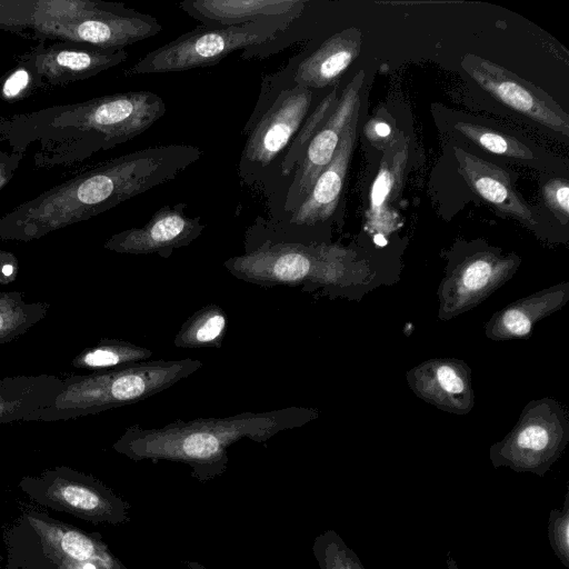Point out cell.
Instances as JSON below:
<instances>
[{
  "mask_svg": "<svg viewBox=\"0 0 569 569\" xmlns=\"http://www.w3.org/2000/svg\"><path fill=\"white\" fill-rule=\"evenodd\" d=\"M319 569H365L356 552L335 530L319 533L312 543Z\"/></svg>",
  "mask_w": 569,
  "mask_h": 569,
  "instance_id": "83f0119b",
  "label": "cell"
},
{
  "mask_svg": "<svg viewBox=\"0 0 569 569\" xmlns=\"http://www.w3.org/2000/svg\"><path fill=\"white\" fill-rule=\"evenodd\" d=\"M363 81L365 71L360 70L346 86L335 108L308 144L305 157L289 183L283 203V211L287 214L303 202L320 172L331 161L346 124L360 107L359 94Z\"/></svg>",
  "mask_w": 569,
  "mask_h": 569,
  "instance_id": "4fadbf2b",
  "label": "cell"
},
{
  "mask_svg": "<svg viewBox=\"0 0 569 569\" xmlns=\"http://www.w3.org/2000/svg\"><path fill=\"white\" fill-rule=\"evenodd\" d=\"M407 158L408 148L405 143L401 149L392 153L389 161L381 162L372 183L369 220L378 231L392 230L393 218L388 206L400 191Z\"/></svg>",
  "mask_w": 569,
  "mask_h": 569,
  "instance_id": "44dd1931",
  "label": "cell"
},
{
  "mask_svg": "<svg viewBox=\"0 0 569 569\" xmlns=\"http://www.w3.org/2000/svg\"><path fill=\"white\" fill-rule=\"evenodd\" d=\"M312 407L290 406L263 412H240L222 418L173 420L161 428L128 427L112 448L127 458L141 461L181 462L200 482L221 476L228 467V448L243 439L263 443L274 435L316 420Z\"/></svg>",
  "mask_w": 569,
  "mask_h": 569,
  "instance_id": "7a4b0ae2",
  "label": "cell"
},
{
  "mask_svg": "<svg viewBox=\"0 0 569 569\" xmlns=\"http://www.w3.org/2000/svg\"><path fill=\"white\" fill-rule=\"evenodd\" d=\"M151 349L121 339H103L83 349L71 361L72 367L83 370L106 371L148 361Z\"/></svg>",
  "mask_w": 569,
  "mask_h": 569,
  "instance_id": "603a6c76",
  "label": "cell"
},
{
  "mask_svg": "<svg viewBox=\"0 0 569 569\" xmlns=\"http://www.w3.org/2000/svg\"><path fill=\"white\" fill-rule=\"evenodd\" d=\"M543 200L562 223L569 219V184L563 179H551L543 187Z\"/></svg>",
  "mask_w": 569,
  "mask_h": 569,
  "instance_id": "f546056e",
  "label": "cell"
},
{
  "mask_svg": "<svg viewBox=\"0 0 569 569\" xmlns=\"http://www.w3.org/2000/svg\"><path fill=\"white\" fill-rule=\"evenodd\" d=\"M30 76L24 69L16 70L4 82L3 96L8 99L19 96L29 84Z\"/></svg>",
  "mask_w": 569,
  "mask_h": 569,
  "instance_id": "4dcf8cb0",
  "label": "cell"
},
{
  "mask_svg": "<svg viewBox=\"0 0 569 569\" xmlns=\"http://www.w3.org/2000/svg\"><path fill=\"white\" fill-rule=\"evenodd\" d=\"M179 8L204 27L226 28L261 20L293 21L305 0H186Z\"/></svg>",
  "mask_w": 569,
  "mask_h": 569,
  "instance_id": "2e32d148",
  "label": "cell"
},
{
  "mask_svg": "<svg viewBox=\"0 0 569 569\" xmlns=\"http://www.w3.org/2000/svg\"><path fill=\"white\" fill-rule=\"evenodd\" d=\"M20 490L33 502L91 523L123 525L130 506L99 479L58 466L36 476H24Z\"/></svg>",
  "mask_w": 569,
  "mask_h": 569,
  "instance_id": "9c48e42d",
  "label": "cell"
},
{
  "mask_svg": "<svg viewBox=\"0 0 569 569\" xmlns=\"http://www.w3.org/2000/svg\"><path fill=\"white\" fill-rule=\"evenodd\" d=\"M202 153L196 146L171 143L114 158L12 212L0 221V238L27 241L102 213L176 179Z\"/></svg>",
  "mask_w": 569,
  "mask_h": 569,
  "instance_id": "6da1fadb",
  "label": "cell"
},
{
  "mask_svg": "<svg viewBox=\"0 0 569 569\" xmlns=\"http://www.w3.org/2000/svg\"><path fill=\"white\" fill-rule=\"evenodd\" d=\"M455 128L469 140L489 152L522 160H531L533 158L532 151L525 143L511 136L497 132L479 124L461 121L457 122Z\"/></svg>",
  "mask_w": 569,
  "mask_h": 569,
  "instance_id": "4316f807",
  "label": "cell"
},
{
  "mask_svg": "<svg viewBox=\"0 0 569 569\" xmlns=\"http://www.w3.org/2000/svg\"><path fill=\"white\" fill-rule=\"evenodd\" d=\"M62 390V379L52 375L0 379V425L24 421L36 410L50 407Z\"/></svg>",
  "mask_w": 569,
  "mask_h": 569,
  "instance_id": "ffe728a7",
  "label": "cell"
},
{
  "mask_svg": "<svg viewBox=\"0 0 569 569\" xmlns=\"http://www.w3.org/2000/svg\"><path fill=\"white\" fill-rule=\"evenodd\" d=\"M413 393L441 411L467 415L475 406L471 369L457 358H432L406 372Z\"/></svg>",
  "mask_w": 569,
  "mask_h": 569,
  "instance_id": "9a60e30c",
  "label": "cell"
},
{
  "mask_svg": "<svg viewBox=\"0 0 569 569\" xmlns=\"http://www.w3.org/2000/svg\"><path fill=\"white\" fill-rule=\"evenodd\" d=\"M227 328L224 310L216 303H209L182 323L173 338V346L184 349L220 348Z\"/></svg>",
  "mask_w": 569,
  "mask_h": 569,
  "instance_id": "7402d4cb",
  "label": "cell"
},
{
  "mask_svg": "<svg viewBox=\"0 0 569 569\" xmlns=\"http://www.w3.org/2000/svg\"><path fill=\"white\" fill-rule=\"evenodd\" d=\"M392 133V129L390 124L382 120H375L368 123L367 127V136L368 138L377 144L382 142H391L390 136Z\"/></svg>",
  "mask_w": 569,
  "mask_h": 569,
  "instance_id": "1f68e13d",
  "label": "cell"
},
{
  "mask_svg": "<svg viewBox=\"0 0 569 569\" xmlns=\"http://www.w3.org/2000/svg\"><path fill=\"white\" fill-rule=\"evenodd\" d=\"M223 264L236 278L266 288L301 286L303 291L349 299L391 283L357 251L330 243L264 241Z\"/></svg>",
  "mask_w": 569,
  "mask_h": 569,
  "instance_id": "3957f363",
  "label": "cell"
},
{
  "mask_svg": "<svg viewBox=\"0 0 569 569\" xmlns=\"http://www.w3.org/2000/svg\"><path fill=\"white\" fill-rule=\"evenodd\" d=\"M187 203L166 204L140 228L111 236L104 248L119 253L152 254L169 258L174 250L193 242L204 230L200 217L186 214Z\"/></svg>",
  "mask_w": 569,
  "mask_h": 569,
  "instance_id": "5bb4252c",
  "label": "cell"
},
{
  "mask_svg": "<svg viewBox=\"0 0 569 569\" xmlns=\"http://www.w3.org/2000/svg\"><path fill=\"white\" fill-rule=\"evenodd\" d=\"M362 36L351 27L332 34L312 53L299 59L291 82L309 90L325 89L335 84L358 58Z\"/></svg>",
  "mask_w": 569,
  "mask_h": 569,
  "instance_id": "d6986e66",
  "label": "cell"
},
{
  "mask_svg": "<svg viewBox=\"0 0 569 569\" xmlns=\"http://www.w3.org/2000/svg\"><path fill=\"white\" fill-rule=\"evenodd\" d=\"M6 569H128L101 536L36 510L4 530Z\"/></svg>",
  "mask_w": 569,
  "mask_h": 569,
  "instance_id": "5b68a950",
  "label": "cell"
},
{
  "mask_svg": "<svg viewBox=\"0 0 569 569\" xmlns=\"http://www.w3.org/2000/svg\"><path fill=\"white\" fill-rule=\"evenodd\" d=\"M447 264L437 297L438 318L447 321L485 301L517 272L521 259L483 243L459 244L445 254Z\"/></svg>",
  "mask_w": 569,
  "mask_h": 569,
  "instance_id": "ba28073f",
  "label": "cell"
},
{
  "mask_svg": "<svg viewBox=\"0 0 569 569\" xmlns=\"http://www.w3.org/2000/svg\"><path fill=\"white\" fill-rule=\"evenodd\" d=\"M337 101V88H333L316 109L306 117L281 158V177H292L305 157L308 144L332 111Z\"/></svg>",
  "mask_w": 569,
  "mask_h": 569,
  "instance_id": "484cf974",
  "label": "cell"
},
{
  "mask_svg": "<svg viewBox=\"0 0 569 569\" xmlns=\"http://www.w3.org/2000/svg\"><path fill=\"white\" fill-rule=\"evenodd\" d=\"M549 543L560 562L569 569V493L561 509L550 511L548 520Z\"/></svg>",
  "mask_w": 569,
  "mask_h": 569,
  "instance_id": "f1b7e54d",
  "label": "cell"
},
{
  "mask_svg": "<svg viewBox=\"0 0 569 569\" xmlns=\"http://www.w3.org/2000/svg\"><path fill=\"white\" fill-rule=\"evenodd\" d=\"M292 21L271 19L226 28L199 26L150 51L127 76L187 71L211 67L230 53L276 39Z\"/></svg>",
  "mask_w": 569,
  "mask_h": 569,
  "instance_id": "8992f818",
  "label": "cell"
},
{
  "mask_svg": "<svg viewBox=\"0 0 569 569\" xmlns=\"http://www.w3.org/2000/svg\"><path fill=\"white\" fill-rule=\"evenodd\" d=\"M128 58L124 50L109 51L98 48L93 49H63L44 59L48 70L56 71V74L64 72L74 74L76 78H86L114 67ZM50 72V73H53Z\"/></svg>",
  "mask_w": 569,
  "mask_h": 569,
  "instance_id": "cb8c5ba5",
  "label": "cell"
},
{
  "mask_svg": "<svg viewBox=\"0 0 569 569\" xmlns=\"http://www.w3.org/2000/svg\"><path fill=\"white\" fill-rule=\"evenodd\" d=\"M203 366L201 360H148L89 375L62 379L54 402L29 415L23 422L76 419L132 405L156 396L186 379Z\"/></svg>",
  "mask_w": 569,
  "mask_h": 569,
  "instance_id": "277c9868",
  "label": "cell"
},
{
  "mask_svg": "<svg viewBox=\"0 0 569 569\" xmlns=\"http://www.w3.org/2000/svg\"><path fill=\"white\" fill-rule=\"evenodd\" d=\"M461 67L505 106L553 131L569 134L568 113L541 88L476 54H466Z\"/></svg>",
  "mask_w": 569,
  "mask_h": 569,
  "instance_id": "8fae6325",
  "label": "cell"
},
{
  "mask_svg": "<svg viewBox=\"0 0 569 569\" xmlns=\"http://www.w3.org/2000/svg\"><path fill=\"white\" fill-rule=\"evenodd\" d=\"M568 301V281L518 299L491 316L485 326L486 337L492 341L528 339L538 321L561 310Z\"/></svg>",
  "mask_w": 569,
  "mask_h": 569,
  "instance_id": "e0dca14e",
  "label": "cell"
},
{
  "mask_svg": "<svg viewBox=\"0 0 569 569\" xmlns=\"http://www.w3.org/2000/svg\"><path fill=\"white\" fill-rule=\"evenodd\" d=\"M18 273V262L16 258L4 251H0V284L12 282Z\"/></svg>",
  "mask_w": 569,
  "mask_h": 569,
  "instance_id": "d6a6232c",
  "label": "cell"
},
{
  "mask_svg": "<svg viewBox=\"0 0 569 569\" xmlns=\"http://www.w3.org/2000/svg\"><path fill=\"white\" fill-rule=\"evenodd\" d=\"M312 91L299 86L283 89L247 136L239 161V177L247 184L263 178L288 148L306 119Z\"/></svg>",
  "mask_w": 569,
  "mask_h": 569,
  "instance_id": "30bf717a",
  "label": "cell"
},
{
  "mask_svg": "<svg viewBox=\"0 0 569 569\" xmlns=\"http://www.w3.org/2000/svg\"><path fill=\"white\" fill-rule=\"evenodd\" d=\"M453 153L458 172L479 197L500 212L533 228L536 220L531 210L513 189L510 177L503 169L457 147Z\"/></svg>",
  "mask_w": 569,
  "mask_h": 569,
  "instance_id": "ac0fdd59",
  "label": "cell"
},
{
  "mask_svg": "<svg viewBox=\"0 0 569 569\" xmlns=\"http://www.w3.org/2000/svg\"><path fill=\"white\" fill-rule=\"evenodd\" d=\"M569 442V413L566 407L543 397L529 401L515 427L489 448L495 468L545 476Z\"/></svg>",
  "mask_w": 569,
  "mask_h": 569,
  "instance_id": "52a82bcc",
  "label": "cell"
},
{
  "mask_svg": "<svg viewBox=\"0 0 569 569\" xmlns=\"http://www.w3.org/2000/svg\"><path fill=\"white\" fill-rule=\"evenodd\" d=\"M186 566H187V569H210L199 562L191 561V560L187 561Z\"/></svg>",
  "mask_w": 569,
  "mask_h": 569,
  "instance_id": "836d02e7",
  "label": "cell"
},
{
  "mask_svg": "<svg viewBox=\"0 0 569 569\" xmlns=\"http://www.w3.org/2000/svg\"><path fill=\"white\" fill-rule=\"evenodd\" d=\"M166 111L161 97L140 90L94 99L81 108L79 119L83 128L102 139L107 150L143 133Z\"/></svg>",
  "mask_w": 569,
  "mask_h": 569,
  "instance_id": "7c38bea8",
  "label": "cell"
},
{
  "mask_svg": "<svg viewBox=\"0 0 569 569\" xmlns=\"http://www.w3.org/2000/svg\"><path fill=\"white\" fill-rule=\"evenodd\" d=\"M49 307L46 302H27L18 291L0 292V345L26 333L46 317Z\"/></svg>",
  "mask_w": 569,
  "mask_h": 569,
  "instance_id": "d4e9b609",
  "label": "cell"
},
{
  "mask_svg": "<svg viewBox=\"0 0 569 569\" xmlns=\"http://www.w3.org/2000/svg\"><path fill=\"white\" fill-rule=\"evenodd\" d=\"M447 568L448 569H459L456 561L451 558L450 553L447 555Z\"/></svg>",
  "mask_w": 569,
  "mask_h": 569,
  "instance_id": "e575fe53",
  "label": "cell"
}]
</instances>
